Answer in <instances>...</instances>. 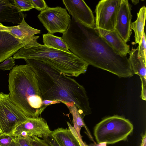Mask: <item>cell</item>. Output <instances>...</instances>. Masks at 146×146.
I'll return each mask as SVG.
<instances>
[{
  "label": "cell",
  "instance_id": "obj_20",
  "mask_svg": "<svg viewBox=\"0 0 146 146\" xmlns=\"http://www.w3.org/2000/svg\"><path fill=\"white\" fill-rule=\"evenodd\" d=\"M70 113L73 117L72 122L74 127L76 131L79 138L82 140L80 132L81 128L84 127L87 131V134L91 140L93 141L92 137L86 127L84 120V117L80 114L75 105L68 107Z\"/></svg>",
  "mask_w": 146,
  "mask_h": 146
},
{
  "label": "cell",
  "instance_id": "obj_7",
  "mask_svg": "<svg viewBox=\"0 0 146 146\" xmlns=\"http://www.w3.org/2000/svg\"><path fill=\"white\" fill-rule=\"evenodd\" d=\"M37 17L48 33L52 34L65 33L71 20L66 9L59 6L48 7L40 12Z\"/></svg>",
  "mask_w": 146,
  "mask_h": 146
},
{
  "label": "cell",
  "instance_id": "obj_12",
  "mask_svg": "<svg viewBox=\"0 0 146 146\" xmlns=\"http://www.w3.org/2000/svg\"><path fill=\"white\" fill-rule=\"evenodd\" d=\"M26 44L9 32L0 31V63L11 57Z\"/></svg>",
  "mask_w": 146,
  "mask_h": 146
},
{
  "label": "cell",
  "instance_id": "obj_2",
  "mask_svg": "<svg viewBox=\"0 0 146 146\" xmlns=\"http://www.w3.org/2000/svg\"><path fill=\"white\" fill-rule=\"evenodd\" d=\"M24 60L36 75L44 100L62 103L67 107L74 105L84 117L92 113L85 89L75 79L43 61Z\"/></svg>",
  "mask_w": 146,
  "mask_h": 146
},
{
  "label": "cell",
  "instance_id": "obj_23",
  "mask_svg": "<svg viewBox=\"0 0 146 146\" xmlns=\"http://www.w3.org/2000/svg\"><path fill=\"white\" fill-rule=\"evenodd\" d=\"M138 55L141 56L146 61V35L144 31L142 40L137 47Z\"/></svg>",
  "mask_w": 146,
  "mask_h": 146
},
{
  "label": "cell",
  "instance_id": "obj_22",
  "mask_svg": "<svg viewBox=\"0 0 146 146\" xmlns=\"http://www.w3.org/2000/svg\"><path fill=\"white\" fill-rule=\"evenodd\" d=\"M0 146H17L14 137L0 133Z\"/></svg>",
  "mask_w": 146,
  "mask_h": 146
},
{
  "label": "cell",
  "instance_id": "obj_28",
  "mask_svg": "<svg viewBox=\"0 0 146 146\" xmlns=\"http://www.w3.org/2000/svg\"><path fill=\"white\" fill-rule=\"evenodd\" d=\"M51 146H61L51 134L46 137L43 139Z\"/></svg>",
  "mask_w": 146,
  "mask_h": 146
},
{
  "label": "cell",
  "instance_id": "obj_13",
  "mask_svg": "<svg viewBox=\"0 0 146 146\" xmlns=\"http://www.w3.org/2000/svg\"><path fill=\"white\" fill-rule=\"evenodd\" d=\"M128 58L134 74L140 76L141 81V98L146 100V61L138 55V48H131Z\"/></svg>",
  "mask_w": 146,
  "mask_h": 146
},
{
  "label": "cell",
  "instance_id": "obj_33",
  "mask_svg": "<svg viewBox=\"0 0 146 146\" xmlns=\"http://www.w3.org/2000/svg\"><path fill=\"white\" fill-rule=\"evenodd\" d=\"M0 133H2V132L1 131V129H0Z\"/></svg>",
  "mask_w": 146,
  "mask_h": 146
},
{
  "label": "cell",
  "instance_id": "obj_5",
  "mask_svg": "<svg viewBox=\"0 0 146 146\" xmlns=\"http://www.w3.org/2000/svg\"><path fill=\"white\" fill-rule=\"evenodd\" d=\"M133 129V125L129 119L114 115L104 119L97 124L94 135L98 143L113 144L125 140Z\"/></svg>",
  "mask_w": 146,
  "mask_h": 146
},
{
  "label": "cell",
  "instance_id": "obj_19",
  "mask_svg": "<svg viewBox=\"0 0 146 146\" xmlns=\"http://www.w3.org/2000/svg\"><path fill=\"white\" fill-rule=\"evenodd\" d=\"M42 40L44 45L48 47L71 53L66 42L61 37L48 33L42 35Z\"/></svg>",
  "mask_w": 146,
  "mask_h": 146
},
{
  "label": "cell",
  "instance_id": "obj_11",
  "mask_svg": "<svg viewBox=\"0 0 146 146\" xmlns=\"http://www.w3.org/2000/svg\"><path fill=\"white\" fill-rule=\"evenodd\" d=\"M131 10V6L128 0H120L115 31L126 43L129 41L132 34Z\"/></svg>",
  "mask_w": 146,
  "mask_h": 146
},
{
  "label": "cell",
  "instance_id": "obj_4",
  "mask_svg": "<svg viewBox=\"0 0 146 146\" xmlns=\"http://www.w3.org/2000/svg\"><path fill=\"white\" fill-rule=\"evenodd\" d=\"M39 36L19 49L13 55L14 59H34L45 62L68 76L84 74L89 64L71 53L48 47L37 41Z\"/></svg>",
  "mask_w": 146,
  "mask_h": 146
},
{
  "label": "cell",
  "instance_id": "obj_25",
  "mask_svg": "<svg viewBox=\"0 0 146 146\" xmlns=\"http://www.w3.org/2000/svg\"><path fill=\"white\" fill-rule=\"evenodd\" d=\"M15 65L14 59L12 57H10L0 64V70H11L14 67Z\"/></svg>",
  "mask_w": 146,
  "mask_h": 146
},
{
  "label": "cell",
  "instance_id": "obj_18",
  "mask_svg": "<svg viewBox=\"0 0 146 146\" xmlns=\"http://www.w3.org/2000/svg\"><path fill=\"white\" fill-rule=\"evenodd\" d=\"M146 7H142L137 13V18L134 22L131 23V27L134 31L136 44H139L141 41L144 31L146 19Z\"/></svg>",
  "mask_w": 146,
  "mask_h": 146
},
{
  "label": "cell",
  "instance_id": "obj_14",
  "mask_svg": "<svg viewBox=\"0 0 146 146\" xmlns=\"http://www.w3.org/2000/svg\"><path fill=\"white\" fill-rule=\"evenodd\" d=\"M100 35L117 54L127 56L130 51V47L115 31H110L97 29Z\"/></svg>",
  "mask_w": 146,
  "mask_h": 146
},
{
  "label": "cell",
  "instance_id": "obj_31",
  "mask_svg": "<svg viewBox=\"0 0 146 146\" xmlns=\"http://www.w3.org/2000/svg\"><path fill=\"white\" fill-rule=\"evenodd\" d=\"M8 27L3 25L0 23V31L8 32Z\"/></svg>",
  "mask_w": 146,
  "mask_h": 146
},
{
  "label": "cell",
  "instance_id": "obj_3",
  "mask_svg": "<svg viewBox=\"0 0 146 146\" xmlns=\"http://www.w3.org/2000/svg\"><path fill=\"white\" fill-rule=\"evenodd\" d=\"M9 95L27 118L39 117L47 107L43 104L36 75L28 64L17 65L9 73Z\"/></svg>",
  "mask_w": 146,
  "mask_h": 146
},
{
  "label": "cell",
  "instance_id": "obj_1",
  "mask_svg": "<svg viewBox=\"0 0 146 146\" xmlns=\"http://www.w3.org/2000/svg\"><path fill=\"white\" fill-rule=\"evenodd\" d=\"M69 50L89 65L108 71L119 78H129L133 73L127 56L117 54L100 35L90 27L73 18L61 37Z\"/></svg>",
  "mask_w": 146,
  "mask_h": 146
},
{
  "label": "cell",
  "instance_id": "obj_17",
  "mask_svg": "<svg viewBox=\"0 0 146 146\" xmlns=\"http://www.w3.org/2000/svg\"><path fill=\"white\" fill-rule=\"evenodd\" d=\"M8 32L21 42L27 44L33 39L35 35L40 33V30L35 29L29 25L23 18L18 25L8 27Z\"/></svg>",
  "mask_w": 146,
  "mask_h": 146
},
{
  "label": "cell",
  "instance_id": "obj_16",
  "mask_svg": "<svg viewBox=\"0 0 146 146\" xmlns=\"http://www.w3.org/2000/svg\"><path fill=\"white\" fill-rule=\"evenodd\" d=\"M25 16L23 12H19L13 0H0V23L19 24Z\"/></svg>",
  "mask_w": 146,
  "mask_h": 146
},
{
  "label": "cell",
  "instance_id": "obj_26",
  "mask_svg": "<svg viewBox=\"0 0 146 146\" xmlns=\"http://www.w3.org/2000/svg\"><path fill=\"white\" fill-rule=\"evenodd\" d=\"M31 0L33 5L34 8L39 11L41 12L49 7L45 1L43 0Z\"/></svg>",
  "mask_w": 146,
  "mask_h": 146
},
{
  "label": "cell",
  "instance_id": "obj_15",
  "mask_svg": "<svg viewBox=\"0 0 146 146\" xmlns=\"http://www.w3.org/2000/svg\"><path fill=\"white\" fill-rule=\"evenodd\" d=\"M68 129L58 128L51 132V135L61 146H81L84 142L71 125L68 122Z\"/></svg>",
  "mask_w": 146,
  "mask_h": 146
},
{
  "label": "cell",
  "instance_id": "obj_30",
  "mask_svg": "<svg viewBox=\"0 0 146 146\" xmlns=\"http://www.w3.org/2000/svg\"><path fill=\"white\" fill-rule=\"evenodd\" d=\"M107 143L106 142H101L98 144L95 143H92L88 146H107Z\"/></svg>",
  "mask_w": 146,
  "mask_h": 146
},
{
  "label": "cell",
  "instance_id": "obj_8",
  "mask_svg": "<svg viewBox=\"0 0 146 146\" xmlns=\"http://www.w3.org/2000/svg\"><path fill=\"white\" fill-rule=\"evenodd\" d=\"M120 0H102L95 10V27L97 29L115 31L117 14Z\"/></svg>",
  "mask_w": 146,
  "mask_h": 146
},
{
  "label": "cell",
  "instance_id": "obj_21",
  "mask_svg": "<svg viewBox=\"0 0 146 146\" xmlns=\"http://www.w3.org/2000/svg\"><path fill=\"white\" fill-rule=\"evenodd\" d=\"M15 5L19 12L29 11L34 8L31 0H13Z\"/></svg>",
  "mask_w": 146,
  "mask_h": 146
},
{
  "label": "cell",
  "instance_id": "obj_27",
  "mask_svg": "<svg viewBox=\"0 0 146 146\" xmlns=\"http://www.w3.org/2000/svg\"><path fill=\"white\" fill-rule=\"evenodd\" d=\"M31 144L32 146H51L44 140L36 136L32 137Z\"/></svg>",
  "mask_w": 146,
  "mask_h": 146
},
{
  "label": "cell",
  "instance_id": "obj_10",
  "mask_svg": "<svg viewBox=\"0 0 146 146\" xmlns=\"http://www.w3.org/2000/svg\"><path fill=\"white\" fill-rule=\"evenodd\" d=\"M62 1L66 9L76 21L88 27H95L92 11L84 0H63Z\"/></svg>",
  "mask_w": 146,
  "mask_h": 146
},
{
  "label": "cell",
  "instance_id": "obj_9",
  "mask_svg": "<svg viewBox=\"0 0 146 146\" xmlns=\"http://www.w3.org/2000/svg\"><path fill=\"white\" fill-rule=\"evenodd\" d=\"M51 132L46 121L39 117L28 118L16 127L10 135L23 137L36 136L44 139L50 135Z\"/></svg>",
  "mask_w": 146,
  "mask_h": 146
},
{
  "label": "cell",
  "instance_id": "obj_6",
  "mask_svg": "<svg viewBox=\"0 0 146 146\" xmlns=\"http://www.w3.org/2000/svg\"><path fill=\"white\" fill-rule=\"evenodd\" d=\"M28 118L12 102L9 94L0 93V129L2 133L10 135Z\"/></svg>",
  "mask_w": 146,
  "mask_h": 146
},
{
  "label": "cell",
  "instance_id": "obj_29",
  "mask_svg": "<svg viewBox=\"0 0 146 146\" xmlns=\"http://www.w3.org/2000/svg\"><path fill=\"white\" fill-rule=\"evenodd\" d=\"M141 142L140 146H146V135L145 132L142 135Z\"/></svg>",
  "mask_w": 146,
  "mask_h": 146
},
{
  "label": "cell",
  "instance_id": "obj_24",
  "mask_svg": "<svg viewBox=\"0 0 146 146\" xmlns=\"http://www.w3.org/2000/svg\"><path fill=\"white\" fill-rule=\"evenodd\" d=\"M14 137L17 146H32V137Z\"/></svg>",
  "mask_w": 146,
  "mask_h": 146
},
{
  "label": "cell",
  "instance_id": "obj_32",
  "mask_svg": "<svg viewBox=\"0 0 146 146\" xmlns=\"http://www.w3.org/2000/svg\"><path fill=\"white\" fill-rule=\"evenodd\" d=\"M131 1H132V3L134 5H136L139 2V0H131Z\"/></svg>",
  "mask_w": 146,
  "mask_h": 146
}]
</instances>
